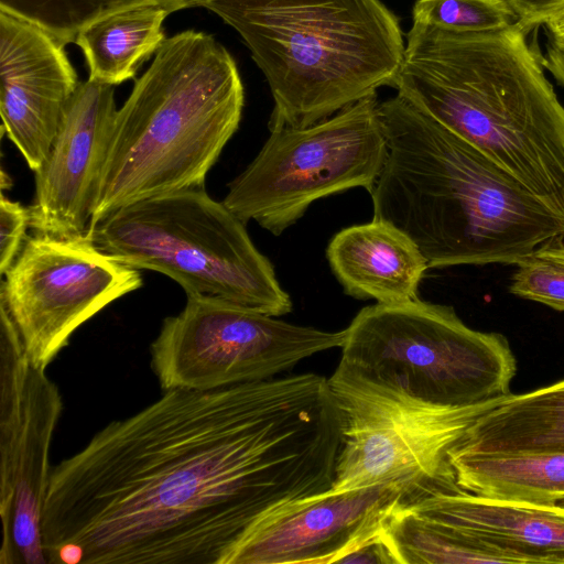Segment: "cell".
Wrapping results in <instances>:
<instances>
[{"label": "cell", "mask_w": 564, "mask_h": 564, "mask_svg": "<svg viewBox=\"0 0 564 564\" xmlns=\"http://www.w3.org/2000/svg\"><path fill=\"white\" fill-rule=\"evenodd\" d=\"M116 111L113 86L79 83L34 172L35 195L29 209L36 234L87 236Z\"/></svg>", "instance_id": "9a60e30c"}, {"label": "cell", "mask_w": 564, "mask_h": 564, "mask_svg": "<svg viewBox=\"0 0 564 564\" xmlns=\"http://www.w3.org/2000/svg\"><path fill=\"white\" fill-rule=\"evenodd\" d=\"M30 227V209L19 202L0 198V272L3 275L18 257Z\"/></svg>", "instance_id": "cb8c5ba5"}, {"label": "cell", "mask_w": 564, "mask_h": 564, "mask_svg": "<svg viewBox=\"0 0 564 564\" xmlns=\"http://www.w3.org/2000/svg\"><path fill=\"white\" fill-rule=\"evenodd\" d=\"M464 491L498 499L564 507V452L482 454L449 452Z\"/></svg>", "instance_id": "ffe728a7"}, {"label": "cell", "mask_w": 564, "mask_h": 564, "mask_svg": "<svg viewBox=\"0 0 564 564\" xmlns=\"http://www.w3.org/2000/svg\"><path fill=\"white\" fill-rule=\"evenodd\" d=\"M388 154L373 218L417 246L429 269L517 264L564 239V214L398 95L379 104Z\"/></svg>", "instance_id": "7a4b0ae2"}, {"label": "cell", "mask_w": 564, "mask_h": 564, "mask_svg": "<svg viewBox=\"0 0 564 564\" xmlns=\"http://www.w3.org/2000/svg\"><path fill=\"white\" fill-rule=\"evenodd\" d=\"M549 36L564 43V13L546 22Z\"/></svg>", "instance_id": "83f0119b"}, {"label": "cell", "mask_w": 564, "mask_h": 564, "mask_svg": "<svg viewBox=\"0 0 564 564\" xmlns=\"http://www.w3.org/2000/svg\"><path fill=\"white\" fill-rule=\"evenodd\" d=\"M64 47L37 24L0 8L2 130L34 172L79 85Z\"/></svg>", "instance_id": "2e32d148"}, {"label": "cell", "mask_w": 564, "mask_h": 564, "mask_svg": "<svg viewBox=\"0 0 564 564\" xmlns=\"http://www.w3.org/2000/svg\"><path fill=\"white\" fill-rule=\"evenodd\" d=\"M176 4L145 2L104 15L83 28L75 43L85 56L88 79L116 86L135 76L139 66L166 39L165 18Z\"/></svg>", "instance_id": "d6986e66"}, {"label": "cell", "mask_w": 564, "mask_h": 564, "mask_svg": "<svg viewBox=\"0 0 564 564\" xmlns=\"http://www.w3.org/2000/svg\"><path fill=\"white\" fill-rule=\"evenodd\" d=\"M62 410L57 386L30 361L0 303V564H47L42 516Z\"/></svg>", "instance_id": "7c38bea8"}, {"label": "cell", "mask_w": 564, "mask_h": 564, "mask_svg": "<svg viewBox=\"0 0 564 564\" xmlns=\"http://www.w3.org/2000/svg\"><path fill=\"white\" fill-rule=\"evenodd\" d=\"M511 276L510 292L564 312V239L532 252Z\"/></svg>", "instance_id": "603a6c76"}, {"label": "cell", "mask_w": 564, "mask_h": 564, "mask_svg": "<svg viewBox=\"0 0 564 564\" xmlns=\"http://www.w3.org/2000/svg\"><path fill=\"white\" fill-rule=\"evenodd\" d=\"M165 2L187 8L188 0H0V8L26 19L64 45L75 42L90 22L113 11L145 2Z\"/></svg>", "instance_id": "44dd1931"}, {"label": "cell", "mask_w": 564, "mask_h": 564, "mask_svg": "<svg viewBox=\"0 0 564 564\" xmlns=\"http://www.w3.org/2000/svg\"><path fill=\"white\" fill-rule=\"evenodd\" d=\"M387 154L375 93L314 124L272 130L223 203L280 236L317 199L354 187L371 194Z\"/></svg>", "instance_id": "9c48e42d"}, {"label": "cell", "mask_w": 564, "mask_h": 564, "mask_svg": "<svg viewBox=\"0 0 564 564\" xmlns=\"http://www.w3.org/2000/svg\"><path fill=\"white\" fill-rule=\"evenodd\" d=\"M337 367L448 408L507 398L517 372L502 334L473 329L452 306L420 299L361 308L346 328Z\"/></svg>", "instance_id": "52a82bcc"}, {"label": "cell", "mask_w": 564, "mask_h": 564, "mask_svg": "<svg viewBox=\"0 0 564 564\" xmlns=\"http://www.w3.org/2000/svg\"><path fill=\"white\" fill-rule=\"evenodd\" d=\"M243 40L274 101L270 131L304 128L393 85L405 41L380 0H188Z\"/></svg>", "instance_id": "5b68a950"}, {"label": "cell", "mask_w": 564, "mask_h": 564, "mask_svg": "<svg viewBox=\"0 0 564 564\" xmlns=\"http://www.w3.org/2000/svg\"><path fill=\"white\" fill-rule=\"evenodd\" d=\"M409 497L401 485L332 489L284 503L241 536L224 564H330L381 530Z\"/></svg>", "instance_id": "5bb4252c"}, {"label": "cell", "mask_w": 564, "mask_h": 564, "mask_svg": "<svg viewBox=\"0 0 564 564\" xmlns=\"http://www.w3.org/2000/svg\"><path fill=\"white\" fill-rule=\"evenodd\" d=\"M542 63L555 79L564 86V43L549 36L546 54Z\"/></svg>", "instance_id": "4316f807"}, {"label": "cell", "mask_w": 564, "mask_h": 564, "mask_svg": "<svg viewBox=\"0 0 564 564\" xmlns=\"http://www.w3.org/2000/svg\"><path fill=\"white\" fill-rule=\"evenodd\" d=\"M527 35L413 22L393 86L564 214V107Z\"/></svg>", "instance_id": "3957f363"}, {"label": "cell", "mask_w": 564, "mask_h": 564, "mask_svg": "<svg viewBox=\"0 0 564 564\" xmlns=\"http://www.w3.org/2000/svg\"><path fill=\"white\" fill-rule=\"evenodd\" d=\"M343 417L307 372L174 389L50 473V564H224L271 510L332 489Z\"/></svg>", "instance_id": "6da1fadb"}, {"label": "cell", "mask_w": 564, "mask_h": 564, "mask_svg": "<svg viewBox=\"0 0 564 564\" xmlns=\"http://www.w3.org/2000/svg\"><path fill=\"white\" fill-rule=\"evenodd\" d=\"M414 23L457 33L506 29L518 21L508 0H416Z\"/></svg>", "instance_id": "7402d4cb"}, {"label": "cell", "mask_w": 564, "mask_h": 564, "mask_svg": "<svg viewBox=\"0 0 564 564\" xmlns=\"http://www.w3.org/2000/svg\"><path fill=\"white\" fill-rule=\"evenodd\" d=\"M514 10L517 24L530 32L564 13V0H508Z\"/></svg>", "instance_id": "484cf974"}, {"label": "cell", "mask_w": 564, "mask_h": 564, "mask_svg": "<svg viewBox=\"0 0 564 564\" xmlns=\"http://www.w3.org/2000/svg\"><path fill=\"white\" fill-rule=\"evenodd\" d=\"M328 382L343 416L334 491L401 485L409 499L462 490L449 451L481 414L501 401L440 406L339 367Z\"/></svg>", "instance_id": "ba28073f"}, {"label": "cell", "mask_w": 564, "mask_h": 564, "mask_svg": "<svg viewBox=\"0 0 564 564\" xmlns=\"http://www.w3.org/2000/svg\"><path fill=\"white\" fill-rule=\"evenodd\" d=\"M0 303L30 361L46 367L73 333L111 302L142 286L139 269L99 249L88 236H28L3 274Z\"/></svg>", "instance_id": "8fae6325"}, {"label": "cell", "mask_w": 564, "mask_h": 564, "mask_svg": "<svg viewBox=\"0 0 564 564\" xmlns=\"http://www.w3.org/2000/svg\"><path fill=\"white\" fill-rule=\"evenodd\" d=\"M88 238L120 262L161 272L185 293L221 297L278 317L292 301L246 224L205 187L131 203L90 225Z\"/></svg>", "instance_id": "8992f818"}, {"label": "cell", "mask_w": 564, "mask_h": 564, "mask_svg": "<svg viewBox=\"0 0 564 564\" xmlns=\"http://www.w3.org/2000/svg\"><path fill=\"white\" fill-rule=\"evenodd\" d=\"M449 452H564V380L528 393L509 394L481 414Z\"/></svg>", "instance_id": "ac0fdd59"}, {"label": "cell", "mask_w": 564, "mask_h": 564, "mask_svg": "<svg viewBox=\"0 0 564 564\" xmlns=\"http://www.w3.org/2000/svg\"><path fill=\"white\" fill-rule=\"evenodd\" d=\"M401 510L417 540L466 563L564 564V507L458 490L414 496Z\"/></svg>", "instance_id": "4fadbf2b"}, {"label": "cell", "mask_w": 564, "mask_h": 564, "mask_svg": "<svg viewBox=\"0 0 564 564\" xmlns=\"http://www.w3.org/2000/svg\"><path fill=\"white\" fill-rule=\"evenodd\" d=\"M243 104L236 62L213 35L165 39L116 111L90 225L138 200L204 187Z\"/></svg>", "instance_id": "277c9868"}, {"label": "cell", "mask_w": 564, "mask_h": 564, "mask_svg": "<svg viewBox=\"0 0 564 564\" xmlns=\"http://www.w3.org/2000/svg\"><path fill=\"white\" fill-rule=\"evenodd\" d=\"M346 329L327 332L278 319L213 295L186 293L151 344L163 391H207L262 381L317 352L344 345Z\"/></svg>", "instance_id": "30bf717a"}, {"label": "cell", "mask_w": 564, "mask_h": 564, "mask_svg": "<svg viewBox=\"0 0 564 564\" xmlns=\"http://www.w3.org/2000/svg\"><path fill=\"white\" fill-rule=\"evenodd\" d=\"M344 292L358 300L399 304L417 300L426 259L394 225L372 219L338 231L326 248Z\"/></svg>", "instance_id": "e0dca14e"}, {"label": "cell", "mask_w": 564, "mask_h": 564, "mask_svg": "<svg viewBox=\"0 0 564 564\" xmlns=\"http://www.w3.org/2000/svg\"><path fill=\"white\" fill-rule=\"evenodd\" d=\"M337 563L400 564L395 551L384 532V525L375 534L356 544Z\"/></svg>", "instance_id": "d4e9b609"}]
</instances>
